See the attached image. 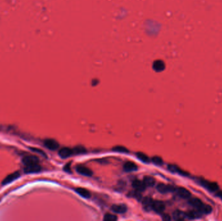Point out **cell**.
I'll return each instance as SVG.
<instances>
[{"label":"cell","instance_id":"obj_9","mask_svg":"<svg viewBox=\"0 0 222 221\" xmlns=\"http://www.w3.org/2000/svg\"><path fill=\"white\" fill-rule=\"evenodd\" d=\"M153 200L150 197H145L142 199V204L144 208L147 211L153 210Z\"/></svg>","mask_w":222,"mask_h":221},{"label":"cell","instance_id":"obj_27","mask_svg":"<svg viewBox=\"0 0 222 221\" xmlns=\"http://www.w3.org/2000/svg\"><path fill=\"white\" fill-rule=\"evenodd\" d=\"M70 166H71V164L70 163H67L66 165H65V167H64V171L66 172H71Z\"/></svg>","mask_w":222,"mask_h":221},{"label":"cell","instance_id":"obj_14","mask_svg":"<svg viewBox=\"0 0 222 221\" xmlns=\"http://www.w3.org/2000/svg\"><path fill=\"white\" fill-rule=\"evenodd\" d=\"M124 170L126 172H133L138 170V167L135 163L132 162H127L124 165Z\"/></svg>","mask_w":222,"mask_h":221},{"label":"cell","instance_id":"obj_16","mask_svg":"<svg viewBox=\"0 0 222 221\" xmlns=\"http://www.w3.org/2000/svg\"><path fill=\"white\" fill-rule=\"evenodd\" d=\"M188 203L190 204L191 206H192L193 207L196 208L197 210L200 208L203 205V202L201 201V200L197 198H190L188 201Z\"/></svg>","mask_w":222,"mask_h":221},{"label":"cell","instance_id":"obj_11","mask_svg":"<svg viewBox=\"0 0 222 221\" xmlns=\"http://www.w3.org/2000/svg\"><path fill=\"white\" fill-rule=\"evenodd\" d=\"M111 210L116 213H125L127 211V207L124 204H115L111 207Z\"/></svg>","mask_w":222,"mask_h":221},{"label":"cell","instance_id":"obj_2","mask_svg":"<svg viewBox=\"0 0 222 221\" xmlns=\"http://www.w3.org/2000/svg\"><path fill=\"white\" fill-rule=\"evenodd\" d=\"M42 169L41 166L38 163L33 164V165H25L24 167V172L27 174H30V173H37L40 172Z\"/></svg>","mask_w":222,"mask_h":221},{"label":"cell","instance_id":"obj_18","mask_svg":"<svg viewBox=\"0 0 222 221\" xmlns=\"http://www.w3.org/2000/svg\"><path fill=\"white\" fill-rule=\"evenodd\" d=\"M173 218L175 220H183L185 218V213L181 211L176 210L173 213Z\"/></svg>","mask_w":222,"mask_h":221},{"label":"cell","instance_id":"obj_17","mask_svg":"<svg viewBox=\"0 0 222 221\" xmlns=\"http://www.w3.org/2000/svg\"><path fill=\"white\" fill-rule=\"evenodd\" d=\"M201 214L199 211H189L185 213V217L188 218V219H195L199 217Z\"/></svg>","mask_w":222,"mask_h":221},{"label":"cell","instance_id":"obj_3","mask_svg":"<svg viewBox=\"0 0 222 221\" xmlns=\"http://www.w3.org/2000/svg\"><path fill=\"white\" fill-rule=\"evenodd\" d=\"M38 159L34 155H27L22 158V162L25 165H33V164L38 163Z\"/></svg>","mask_w":222,"mask_h":221},{"label":"cell","instance_id":"obj_13","mask_svg":"<svg viewBox=\"0 0 222 221\" xmlns=\"http://www.w3.org/2000/svg\"><path fill=\"white\" fill-rule=\"evenodd\" d=\"M74 153V151L71 150V149H69L68 147H64L62 148L61 150L59 152V156H61L62 158H67L68 157L71 156V155Z\"/></svg>","mask_w":222,"mask_h":221},{"label":"cell","instance_id":"obj_12","mask_svg":"<svg viewBox=\"0 0 222 221\" xmlns=\"http://www.w3.org/2000/svg\"><path fill=\"white\" fill-rule=\"evenodd\" d=\"M202 186L206 189H208L211 191H216L218 189V185L215 182H209L206 181H203L201 182Z\"/></svg>","mask_w":222,"mask_h":221},{"label":"cell","instance_id":"obj_26","mask_svg":"<svg viewBox=\"0 0 222 221\" xmlns=\"http://www.w3.org/2000/svg\"><path fill=\"white\" fill-rule=\"evenodd\" d=\"M74 151L77 154H83L86 152V149L82 146H78V147H76L74 149Z\"/></svg>","mask_w":222,"mask_h":221},{"label":"cell","instance_id":"obj_29","mask_svg":"<svg viewBox=\"0 0 222 221\" xmlns=\"http://www.w3.org/2000/svg\"><path fill=\"white\" fill-rule=\"evenodd\" d=\"M31 150H32V151H33L34 152H39V153H41V154H42V155H44V156H45V153H44V152L42 151L39 150V149H38L32 148V149H31Z\"/></svg>","mask_w":222,"mask_h":221},{"label":"cell","instance_id":"obj_5","mask_svg":"<svg viewBox=\"0 0 222 221\" xmlns=\"http://www.w3.org/2000/svg\"><path fill=\"white\" fill-rule=\"evenodd\" d=\"M45 147H47L49 150L55 151L59 147V144L57 141L52 139H47L44 141Z\"/></svg>","mask_w":222,"mask_h":221},{"label":"cell","instance_id":"obj_15","mask_svg":"<svg viewBox=\"0 0 222 221\" xmlns=\"http://www.w3.org/2000/svg\"><path fill=\"white\" fill-rule=\"evenodd\" d=\"M76 191L77 193L79 194L80 196H81L83 198H88L91 196V194L88 190H87L85 188L78 187L76 189Z\"/></svg>","mask_w":222,"mask_h":221},{"label":"cell","instance_id":"obj_19","mask_svg":"<svg viewBox=\"0 0 222 221\" xmlns=\"http://www.w3.org/2000/svg\"><path fill=\"white\" fill-rule=\"evenodd\" d=\"M144 183L146 185V187H153L155 186V180L154 178H153L151 177H146L144 178Z\"/></svg>","mask_w":222,"mask_h":221},{"label":"cell","instance_id":"obj_24","mask_svg":"<svg viewBox=\"0 0 222 221\" xmlns=\"http://www.w3.org/2000/svg\"><path fill=\"white\" fill-rule=\"evenodd\" d=\"M103 220L107 221H115L118 220V218H117V217L115 215H112L111 213H107L105 215Z\"/></svg>","mask_w":222,"mask_h":221},{"label":"cell","instance_id":"obj_1","mask_svg":"<svg viewBox=\"0 0 222 221\" xmlns=\"http://www.w3.org/2000/svg\"><path fill=\"white\" fill-rule=\"evenodd\" d=\"M20 177V172L15 171L13 173H11V174L7 175V177L4 179V180L2 181L1 184L3 185V186H4V185H7L8 184L11 183V182L14 181L15 180H16V179Z\"/></svg>","mask_w":222,"mask_h":221},{"label":"cell","instance_id":"obj_22","mask_svg":"<svg viewBox=\"0 0 222 221\" xmlns=\"http://www.w3.org/2000/svg\"><path fill=\"white\" fill-rule=\"evenodd\" d=\"M136 156L140 160H141L143 162H144V163H149V157L147 156L146 154H145L144 153H143V152H137Z\"/></svg>","mask_w":222,"mask_h":221},{"label":"cell","instance_id":"obj_20","mask_svg":"<svg viewBox=\"0 0 222 221\" xmlns=\"http://www.w3.org/2000/svg\"><path fill=\"white\" fill-rule=\"evenodd\" d=\"M168 168L169 171H170L171 172H177V173H179V174H181L182 175H187V173L185 172L184 171H182V170L179 168V167L177 166V165H169L168 167Z\"/></svg>","mask_w":222,"mask_h":221},{"label":"cell","instance_id":"obj_4","mask_svg":"<svg viewBox=\"0 0 222 221\" xmlns=\"http://www.w3.org/2000/svg\"><path fill=\"white\" fill-rule=\"evenodd\" d=\"M157 191L160 193H167L175 191V187L171 185H166L164 184H159L157 187Z\"/></svg>","mask_w":222,"mask_h":221},{"label":"cell","instance_id":"obj_28","mask_svg":"<svg viewBox=\"0 0 222 221\" xmlns=\"http://www.w3.org/2000/svg\"><path fill=\"white\" fill-rule=\"evenodd\" d=\"M162 219H163L164 220L166 221H168L171 220V217L168 214H163V216H162Z\"/></svg>","mask_w":222,"mask_h":221},{"label":"cell","instance_id":"obj_10","mask_svg":"<svg viewBox=\"0 0 222 221\" xmlns=\"http://www.w3.org/2000/svg\"><path fill=\"white\" fill-rule=\"evenodd\" d=\"M133 186L134 189L139 192L144 191L146 188V185L144 183V182L140 181L139 180H134L133 182Z\"/></svg>","mask_w":222,"mask_h":221},{"label":"cell","instance_id":"obj_25","mask_svg":"<svg viewBox=\"0 0 222 221\" xmlns=\"http://www.w3.org/2000/svg\"><path fill=\"white\" fill-rule=\"evenodd\" d=\"M151 160H152V162H153V163L155 164V165H160L163 163V159H162V158L158 156H155L153 157Z\"/></svg>","mask_w":222,"mask_h":221},{"label":"cell","instance_id":"obj_23","mask_svg":"<svg viewBox=\"0 0 222 221\" xmlns=\"http://www.w3.org/2000/svg\"><path fill=\"white\" fill-rule=\"evenodd\" d=\"M112 150L114 151H116V152H122V153H127V152H129L128 149L126 147H124V146H122V145L115 146V147H114L112 148Z\"/></svg>","mask_w":222,"mask_h":221},{"label":"cell","instance_id":"obj_21","mask_svg":"<svg viewBox=\"0 0 222 221\" xmlns=\"http://www.w3.org/2000/svg\"><path fill=\"white\" fill-rule=\"evenodd\" d=\"M201 213L203 214H209L212 212V208L209 205H203L201 207L197 210Z\"/></svg>","mask_w":222,"mask_h":221},{"label":"cell","instance_id":"obj_7","mask_svg":"<svg viewBox=\"0 0 222 221\" xmlns=\"http://www.w3.org/2000/svg\"><path fill=\"white\" fill-rule=\"evenodd\" d=\"M76 171L79 174L83 176H86V177H90L93 174V172L90 169H88V167L83 165L77 166L76 168Z\"/></svg>","mask_w":222,"mask_h":221},{"label":"cell","instance_id":"obj_6","mask_svg":"<svg viewBox=\"0 0 222 221\" xmlns=\"http://www.w3.org/2000/svg\"><path fill=\"white\" fill-rule=\"evenodd\" d=\"M175 191L177 192V194L178 196L182 198L188 199V198H190L191 196L190 192L184 187L177 188V189H175Z\"/></svg>","mask_w":222,"mask_h":221},{"label":"cell","instance_id":"obj_8","mask_svg":"<svg viewBox=\"0 0 222 221\" xmlns=\"http://www.w3.org/2000/svg\"><path fill=\"white\" fill-rule=\"evenodd\" d=\"M165 210V205L161 201H154L153 204V210L157 213H163Z\"/></svg>","mask_w":222,"mask_h":221},{"label":"cell","instance_id":"obj_30","mask_svg":"<svg viewBox=\"0 0 222 221\" xmlns=\"http://www.w3.org/2000/svg\"><path fill=\"white\" fill-rule=\"evenodd\" d=\"M216 196L222 199V191H218V192L216 193Z\"/></svg>","mask_w":222,"mask_h":221}]
</instances>
